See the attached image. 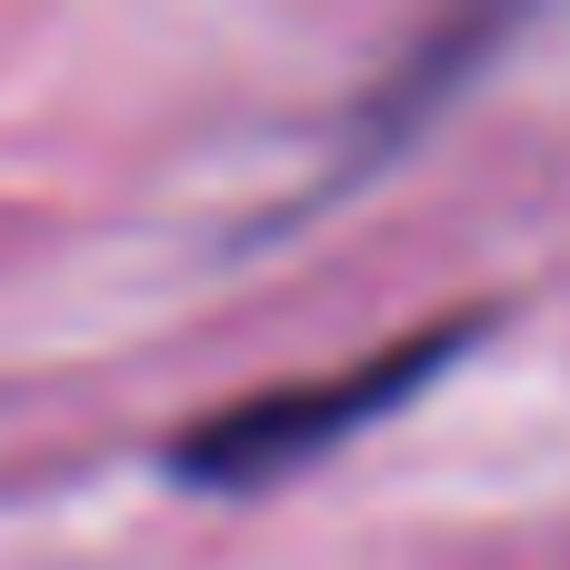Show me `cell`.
Segmentation results:
<instances>
[{
  "label": "cell",
  "instance_id": "obj_1",
  "mask_svg": "<svg viewBox=\"0 0 570 570\" xmlns=\"http://www.w3.org/2000/svg\"><path fill=\"white\" fill-rule=\"evenodd\" d=\"M461 341H471V321L401 331L391 351H371V361H351V371H331V381H291V391H261V401H240V411L200 421L170 461H180V481H210V491H261V481L301 471L311 451L351 441L361 421L401 411L431 371H451V361H461Z\"/></svg>",
  "mask_w": 570,
  "mask_h": 570
}]
</instances>
